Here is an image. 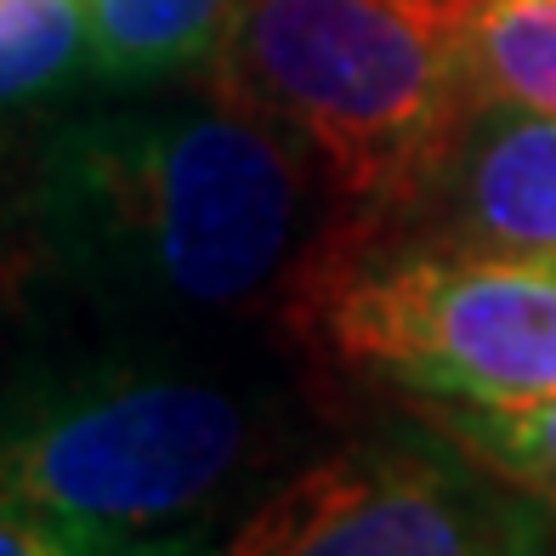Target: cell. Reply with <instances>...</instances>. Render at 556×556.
<instances>
[{"mask_svg":"<svg viewBox=\"0 0 556 556\" xmlns=\"http://www.w3.org/2000/svg\"><path fill=\"white\" fill-rule=\"evenodd\" d=\"M330 188L227 97L160 103L68 131L40 182L46 233L86 285L160 313H244L295 295L336 233Z\"/></svg>","mask_w":556,"mask_h":556,"instance_id":"obj_1","label":"cell"},{"mask_svg":"<svg viewBox=\"0 0 556 556\" xmlns=\"http://www.w3.org/2000/svg\"><path fill=\"white\" fill-rule=\"evenodd\" d=\"M211 556H556V505L448 432L369 438L273 483Z\"/></svg>","mask_w":556,"mask_h":556,"instance_id":"obj_5","label":"cell"},{"mask_svg":"<svg viewBox=\"0 0 556 556\" xmlns=\"http://www.w3.org/2000/svg\"><path fill=\"white\" fill-rule=\"evenodd\" d=\"M471 91L556 119V0H471Z\"/></svg>","mask_w":556,"mask_h":556,"instance_id":"obj_8","label":"cell"},{"mask_svg":"<svg viewBox=\"0 0 556 556\" xmlns=\"http://www.w3.org/2000/svg\"><path fill=\"white\" fill-rule=\"evenodd\" d=\"M273 403L239 381L103 369L0 426V500L119 551H170L273 448Z\"/></svg>","mask_w":556,"mask_h":556,"instance_id":"obj_4","label":"cell"},{"mask_svg":"<svg viewBox=\"0 0 556 556\" xmlns=\"http://www.w3.org/2000/svg\"><path fill=\"white\" fill-rule=\"evenodd\" d=\"M86 63V0H0V114L35 103Z\"/></svg>","mask_w":556,"mask_h":556,"instance_id":"obj_9","label":"cell"},{"mask_svg":"<svg viewBox=\"0 0 556 556\" xmlns=\"http://www.w3.org/2000/svg\"><path fill=\"white\" fill-rule=\"evenodd\" d=\"M233 0H86V68L103 80H160L211 58Z\"/></svg>","mask_w":556,"mask_h":556,"instance_id":"obj_7","label":"cell"},{"mask_svg":"<svg viewBox=\"0 0 556 556\" xmlns=\"http://www.w3.org/2000/svg\"><path fill=\"white\" fill-rule=\"evenodd\" d=\"M0 556H182V545H170V551H119V545H103V540L80 534V528L35 511V505L0 500Z\"/></svg>","mask_w":556,"mask_h":556,"instance_id":"obj_11","label":"cell"},{"mask_svg":"<svg viewBox=\"0 0 556 556\" xmlns=\"http://www.w3.org/2000/svg\"><path fill=\"white\" fill-rule=\"evenodd\" d=\"M290 313L346 369L454 409L556 397V256L438 233H341L290 295Z\"/></svg>","mask_w":556,"mask_h":556,"instance_id":"obj_3","label":"cell"},{"mask_svg":"<svg viewBox=\"0 0 556 556\" xmlns=\"http://www.w3.org/2000/svg\"><path fill=\"white\" fill-rule=\"evenodd\" d=\"M471 0H233L211 91L273 125L352 222H397L477 91Z\"/></svg>","mask_w":556,"mask_h":556,"instance_id":"obj_2","label":"cell"},{"mask_svg":"<svg viewBox=\"0 0 556 556\" xmlns=\"http://www.w3.org/2000/svg\"><path fill=\"white\" fill-rule=\"evenodd\" d=\"M397 222L415 233L556 256V119L477 97L426 193Z\"/></svg>","mask_w":556,"mask_h":556,"instance_id":"obj_6","label":"cell"},{"mask_svg":"<svg viewBox=\"0 0 556 556\" xmlns=\"http://www.w3.org/2000/svg\"><path fill=\"white\" fill-rule=\"evenodd\" d=\"M426 420L556 505V397H540L528 409H454V403H426Z\"/></svg>","mask_w":556,"mask_h":556,"instance_id":"obj_10","label":"cell"}]
</instances>
